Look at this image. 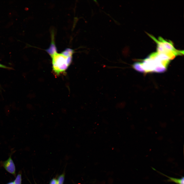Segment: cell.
Masks as SVG:
<instances>
[{
  "label": "cell",
  "mask_w": 184,
  "mask_h": 184,
  "mask_svg": "<svg viewBox=\"0 0 184 184\" xmlns=\"http://www.w3.org/2000/svg\"><path fill=\"white\" fill-rule=\"evenodd\" d=\"M52 35L51 44L46 51L51 58L53 72L55 75L58 76L65 73L71 63L74 51L67 48L61 53H58Z\"/></svg>",
  "instance_id": "1"
},
{
  "label": "cell",
  "mask_w": 184,
  "mask_h": 184,
  "mask_svg": "<svg viewBox=\"0 0 184 184\" xmlns=\"http://www.w3.org/2000/svg\"><path fill=\"white\" fill-rule=\"evenodd\" d=\"M156 52L165 54L171 60L173 59L177 56L183 54V51L176 49L173 43L170 40L165 39L160 37L156 41Z\"/></svg>",
  "instance_id": "2"
},
{
  "label": "cell",
  "mask_w": 184,
  "mask_h": 184,
  "mask_svg": "<svg viewBox=\"0 0 184 184\" xmlns=\"http://www.w3.org/2000/svg\"><path fill=\"white\" fill-rule=\"evenodd\" d=\"M3 166L7 172L14 175L15 174V166L11 155L3 163Z\"/></svg>",
  "instance_id": "3"
},
{
  "label": "cell",
  "mask_w": 184,
  "mask_h": 184,
  "mask_svg": "<svg viewBox=\"0 0 184 184\" xmlns=\"http://www.w3.org/2000/svg\"><path fill=\"white\" fill-rule=\"evenodd\" d=\"M159 173L165 176L168 178V179L166 181L167 182H173L177 184H184V178L182 177L180 178H176L169 177L164 174L158 172Z\"/></svg>",
  "instance_id": "4"
},
{
  "label": "cell",
  "mask_w": 184,
  "mask_h": 184,
  "mask_svg": "<svg viewBox=\"0 0 184 184\" xmlns=\"http://www.w3.org/2000/svg\"><path fill=\"white\" fill-rule=\"evenodd\" d=\"M132 66L133 69L137 72L143 73H145L142 67L140 61L135 62L132 64Z\"/></svg>",
  "instance_id": "5"
},
{
  "label": "cell",
  "mask_w": 184,
  "mask_h": 184,
  "mask_svg": "<svg viewBox=\"0 0 184 184\" xmlns=\"http://www.w3.org/2000/svg\"><path fill=\"white\" fill-rule=\"evenodd\" d=\"M21 175L20 173L18 174L14 180V184H21Z\"/></svg>",
  "instance_id": "6"
},
{
  "label": "cell",
  "mask_w": 184,
  "mask_h": 184,
  "mask_svg": "<svg viewBox=\"0 0 184 184\" xmlns=\"http://www.w3.org/2000/svg\"><path fill=\"white\" fill-rule=\"evenodd\" d=\"M65 178V175L64 174L60 175L57 179V184H63L64 182Z\"/></svg>",
  "instance_id": "7"
},
{
  "label": "cell",
  "mask_w": 184,
  "mask_h": 184,
  "mask_svg": "<svg viewBox=\"0 0 184 184\" xmlns=\"http://www.w3.org/2000/svg\"><path fill=\"white\" fill-rule=\"evenodd\" d=\"M57 179L55 178H53L50 181L49 184H57Z\"/></svg>",
  "instance_id": "8"
},
{
  "label": "cell",
  "mask_w": 184,
  "mask_h": 184,
  "mask_svg": "<svg viewBox=\"0 0 184 184\" xmlns=\"http://www.w3.org/2000/svg\"><path fill=\"white\" fill-rule=\"evenodd\" d=\"M0 68H3L8 69H12V68L11 67L6 66L4 65H2L0 63Z\"/></svg>",
  "instance_id": "9"
},
{
  "label": "cell",
  "mask_w": 184,
  "mask_h": 184,
  "mask_svg": "<svg viewBox=\"0 0 184 184\" xmlns=\"http://www.w3.org/2000/svg\"><path fill=\"white\" fill-rule=\"evenodd\" d=\"M7 184H14L13 182H11L8 183Z\"/></svg>",
  "instance_id": "10"
},
{
  "label": "cell",
  "mask_w": 184,
  "mask_h": 184,
  "mask_svg": "<svg viewBox=\"0 0 184 184\" xmlns=\"http://www.w3.org/2000/svg\"></svg>",
  "instance_id": "11"
}]
</instances>
